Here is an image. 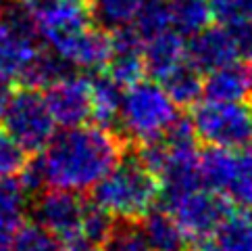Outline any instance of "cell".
Listing matches in <instances>:
<instances>
[{"instance_id": "6da1fadb", "label": "cell", "mask_w": 252, "mask_h": 251, "mask_svg": "<svg viewBox=\"0 0 252 251\" xmlns=\"http://www.w3.org/2000/svg\"><path fill=\"white\" fill-rule=\"evenodd\" d=\"M123 157V140L111 128L82 124L55 132L50 142L40 151L38 164L46 186L86 193L111 172Z\"/></svg>"}, {"instance_id": "7a4b0ae2", "label": "cell", "mask_w": 252, "mask_h": 251, "mask_svg": "<svg viewBox=\"0 0 252 251\" xmlns=\"http://www.w3.org/2000/svg\"><path fill=\"white\" fill-rule=\"evenodd\" d=\"M160 199L157 176L136 155H125L92 188V203L115 220L138 222Z\"/></svg>"}, {"instance_id": "3957f363", "label": "cell", "mask_w": 252, "mask_h": 251, "mask_svg": "<svg viewBox=\"0 0 252 251\" xmlns=\"http://www.w3.org/2000/svg\"><path fill=\"white\" fill-rule=\"evenodd\" d=\"M179 115V107L169 98L165 88L157 80L142 78L136 84L123 88L115 126L123 140L146 145L163 138Z\"/></svg>"}, {"instance_id": "277c9868", "label": "cell", "mask_w": 252, "mask_h": 251, "mask_svg": "<svg viewBox=\"0 0 252 251\" xmlns=\"http://www.w3.org/2000/svg\"><path fill=\"white\" fill-rule=\"evenodd\" d=\"M200 180L231 208L252 211V147L200 151Z\"/></svg>"}, {"instance_id": "5b68a950", "label": "cell", "mask_w": 252, "mask_h": 251, "mask_svg": "<svg viewBox=\"0 0 252 251\" xmlns=\"http://www.w3.org/2000/svg\"><path fill=\"white\" fill-rule=\"evenodd\" d=\"M192 130L196 140L206 147L240 149L250 145L252 136V107L231 101L200 98L192 111Z\"/></svg>"}, {"instance_id": "8992f818", "label": "cell", "mask_w": 252, "mask_h": 251, "mask_svg": "<svg viewBox=\"0 0 252 251\" xmlns=\"http://www.w3.org/2000/svg\"><path fill=\"white\" fill-rule=\"evenodd\" d=\"M4 130L25 149V153H40L57 132V124L48 111L44 94L21 86L15 90L2 113Z\"/></svg>"}, {"instance_id": "52a82bcc", "label": "cell", "mask_w": 252, "mask_h": 251, "mask_svg": "<svg viewBox=\"0 0 252 251\" xmlns=\"http://www.w3.org/2000/svg\"><path fill=\"white\" fill-rule=\"evenodd\" d=\"M163 199V208L177 220L188 241L194 243H202L204 239H209L233 209L221 195L209 191L206 186H196Z\"/></svg>"}, {"instance_id": "ba28073f", "label": "cell", "mask_w": 252, "mask_h": 251, "mask_svg": "<svg viewBox=\"0 0 252 251\" xmlns=\"http://www.w3.org/2000/svg\"><path fill=\"white\" fill-rule=\"evenodd\" d=\"M84 205L86 201L79 197V193L46 186L33 195L30 213L38 226L48 230L59 241H65L79 232Z\"/></svg>"}, {"instance_id": "9c48e42d", "label": "cell", "mask_w": 252, "mask_h": 251, "mask_svg": "<svg viewBox=\"0 0 252 251\" xmlns=\"http://www.w3.org/2000/svg\"><path fill=\"white\" fill-rule=\"evenodd\" d=\"M42 94L57 128H75L88 124L92 118L90 76L84 71H71L69 76L42 90Z\"/></svg>"}, {"instance_id": "30bf717a", "label": "cell", "mask_w": 252, "mask_h": 251, "mask_svg": "<svg viewBox=\"0 0 252 251\" xmlns=\"http://www.w3.org/2000/svg\"><path fill=\"white\" fill-rule=\"evenodd\" d=\"M186 59L202 74L240 59L231 28L211 23L204 30L192 34L190 38H186Z\"/></svg>"}, {"instance_id": "8fae6325", "label": "cell", "mask_w": 252, "mask_h": 251, "mask_svg": "<svg viewBox=\"0 0 252 251\" xmlns=\"http://www.w3.org/2000/svg\"><path fill=\"white\" fill-rule=\"evenodd\" d=\"M57 55H61L75 71L84 74L102 71L111 57V34L90 23L86 30L63 44Z\"/></svg>"}, {"instance_id": "7c38bea8", "label": "cell", "mask_w": 252, "mask_h": 251, "mask_svg": "<svg viewBox=\"0 0 252 251\" xmlns=\"http://www.w3.org/2000/svg\"><path fill=\"white\" fill-rule=\"evenodd\" d=\"M250 90H252V65L246 61L236 59L204 74L202 98L242 103L250 98Z\"/></svg>"}, {"instance_id": "4fadbf2b", "label": "cell", "mask_w": 252, "mask_h": 251, "mask_svg": "<svg viewBox=\"0 0 252 251\" xmlns=\"http://www.w3.org/2000/svg\"><path fill=\"white\" fill-rule=\"evenodd\" d=\"M142 61L146 74H150L155 80H160L179 63L186 61V38L171 28L150 36L144 40Z\"/></svg>"}, {"instance_id": "5bb4252c", "label": "cell", "mask_w": 252, "mask_h": 251, "mask_svg": "<svg viewBox=\"0 0 252 251\" xmlns=\"http://www.w3.org/2000/svg\"><path fill=\"white\" fill-rule=\"evenodd\" d=\"M138 226L150 251H186L188 237L165 208H152L138 220Z\"/></svg>"}, {"instance_id": "9a60e30c", "label": "cell", "mask_w": 252, "mask_h": 251, "mask_svg": "<svg viewBox=\"0 0 252 251\" xmlns=\"http://www.w3.org/2000/svg\"><path fill=\"white\" fill-rule=\"evenodd\" d=\"M28 213V193L17 182V178L0 180V251H6L8 243L25 224Z\"/></svg>"}, {"instance_id": "2e32d148", "label": "cell", "mask_w": 252, "mask_h": 251, "mask_svg": "<svg viewBox=\"0 0 252 251\" xmlns=\"http://www.w3.org/2000/svg\"><path fill=\"white\" fill-rule=\"evenodd\" d=\"M71 71H75V69L71 67L61 55H57L55 50L38 48L32 55V59L23 65V69L19 71L17 80L21 82V86L33 88V90L42 92V90H46L48 86L59 82L61 78L69 76Z\"/></svg>"}, {"instance_id": "e0dca14e", "label": "cell", "mask_w": 252, "mask_h": 251, "mask_svg": "<svg viewBox=\"0 0 252 251\" xmlns=\"http://www.w3.org/2000/svg\"><path fill=\"white\" fill-rule=\"evenodd\" d=\"M90 94H92V118L96 126L102 128H115L117 113H119L123 88L106 74L96 71L90 76Z\"/></svg>"}, {"instance_id": "ac0fdd59", "label": "cell", "mask_w": 252, "mask_h": 251, "mask_svg": "<svg viewBox=\"0 0 252 251\" xmlns=\"http://www.w3.org/2000/svg\"><path fill=\"white\" fill-rule=\"evenodd\" d=\"M157 82L165 88V92L173 101L179 109L184 107H194L202 98V84H204V74L196 69L190 61L179 63L175 69H171L167 76H163Z\"/></svg>"}, {"instance_id": "d6986e66", "label": "cell", "mask_w": 252, "mask_h": 251, "mask_svg": "<svg viewBox=\"0 0 252 251\" xmlns=\"http://www.w3.org/2000/svg\"><path fill=\"white\" fill-rule=\"evenodd\" d=\"M200 245V251H252V216L231 211Z\"/></svg>"}, {"instance_id": "ffe728a7", "label": "cell", "mask_w": 252, "mask_h": 251, "mask_svg": "<svg viewBox=\"0 0 252 251\" xmlns=\"http://www.w3.org/2000/svg\"><path fill=\"white\" fill-rule=\"evenodd\" d=\"M140 6L142 0H88V15L96 28L113 34L133 25Z\"/></svg>"}, {"instance_id": "44dd1931", "label": "cell", "mask_w": 252, "mask_h": 251, "mask_svg": "<svg viewBox=\"0 0 252 251\" xmlns=\"http://www.w3.org/2000/svg\"><path fill=\"white\" fill-rule=\"evenodd\" d=\"M171 30L190 38L192 34L204 30L213 23L209 0H167Z\"/></svg>"}, {"instance_id": "7402d4cb", "label": "cell", "mask_w": 252, "mask_h": 251, "mask_svg": "<svg viewBox=\"0 0 252 251\" xmlns=\"http://www.w3.org/2000/svg\"><path fill=\"white\" fill-rule=\"evenodd\" d=\"M102 71H106L121 88L136 84L138 80L146 76L142 52H133V50H111L109 63H106Z\"/></svg>"}, {"instance_id": "603a6c76", "label": "cell", "mask_w": 252, "mask_h": 251, "mask_svg": "<svg viewBox=\"0 0 252 251\" xmlns=\"http://www.w3.org/2000/svg\"><path fill=\"white\" fill-rule=\"evenodd\" d=\"M102 251H150L144 235L133 220H115L109 237L100 247Z\"/></svg>"}, {"instance_id": "cb8c5ba5", "label": "cell", "mask_w": 252, "mask_h": 251, "mask_svg": "<svg viewBox=\"0 0 252 251\" xmlns=\"http://www.w3.org/2000/svg\"><path fill=\"white\" fill-rule=\"evenodd\" d=\"M6 251H63L61 241L38 224H23L8 243Z\"/></svg>"}, {"instance_id": "d4e9b609", "label": "cell", "mask_w": 252, "mask_h": 251, "mask_svg": "<svg viewBox=\"0 0 252 251\" xmlns=\"http://www.w3.org/2000/svg\"><path fill=\"white\" fill-rule=\"evenodd\" d=\"M133 28L144 40L163 30H169V4L167 0H142L140 13L133 21Z\"/></svg>"}, {"instance_id": "484cf974", "label": "cell", "mask_w": 252, "mask_h": 251, "mask_svg": "<svg viewBox=\"0 0 252 251\" xmlns=\"http://www.w3.org/2000/svg\"><path fill=\"white\" fill-rule=\"evenodd\" d=\"M113 224H115V218L111 213H106L102 208H98L92 201H86L79 235H84L86 239L92 241V243L102 247V243L106 241V237H109V232L113 228Z\"/></svg>"}, {"instance_id": "4316f807", "label": "cell", "mask_w": 252, "mask_h": 251, "mask_svg": "<svg viewBox=\"0 0 252 251\" xmlns=\"http://www.w3.org/2000/svg\"><path fill=\"white\" fill-rule=\"evenodd\" d=\"M28 153L4 128H0V180L17 178L23 169Z\"/></svg>"}, {"instance_id": "83f0119b", "label": "cell", "mask_w": 252, "mask_h": 251, "mask_svg": "<svg viewBox=\"0 0 252 251\" xmlns=\"http://www.w3.org/2000/svg\"><path fill=\"white\" fill-rule=\"evenodd\" d=\"M213 21L233 28L252 19V0H209Z\"/></svg>"}, {"instance_id": "f1b7e54d", "label": "cell", "mask_w": 252, "mask_h": 251, "mask_svg": "<svg viewBox=\"0 0 252 251\" xmlns=\"http://www.w3.org/2000/svg\"><path fill=\"white\" fill-rule=\"evenodd\" d=\"M231 32H233V38H236L238 57L252 65V19L240 25H233Z\"/></svg>"}, {"instance_id": "f546056e", "label": "cell", "mask_w": 252, "mask_h": 251, "mask_svg": "<svg viewBox=\"0 0 252 251\" xmlns=\"http://www.w3.org/2000/svg\"><path fill=\"white\" fill-rule=\"evenodd\" d=\"M61 249L63 251H100V245L92 243L90 239H86L84 235H73L65 241H61Z\"/></svg>"}, {"instance_id": "4dcf8cb0", "label": "cell", "mask_w": 252, "mask_h": 251, "mask_svg": "<svg viewBox=\"0 0 252 251\" xmlns=\"http://www.w3.org/2000/svg\"><path fill=\"white\" fill-rule=\"evenodd\" d=\"M13 92H15V88H13V84H11V78L0 76V118H2V113H4V109H6L8 101H11Z\"/></svg>"}, {"instance_id": "1f68e13d", "label": "cell", "mask_w": 252, "mask_h": 251, "mask_svg": "<svg viewBox=\"0 0 252 251\" xmlns=\"http://www.w3.org/2000/svg\"><path fill=\"white\" fill-rule=\"evenodd\" d=\"M4 6H6V0H0V19H2V13H4Z\"/></svg>"}, {"instance_id": "d6a6232c", "label": "cell", "mask_w": 252, "mask_h": 251, "mask_svg": "<svg viewBox=\"0 0 252 251\" xmlns=\"http://www.w3.org/2000/svg\"><path fill=\"white\" fill-rule=\"evenodd\" d=\"M250 145H252V136H250Z\"/></svg>"}, {"instance_id": "836d02e7", "label": "cell", "mask_w": 252, "mask_h": 251, "mask_svg": "<svg viewBox=\"0 0 252 251\" xmlns=\"http://www.w3.org/2000/svg\"><path fill=\"white\" fill-rule=\"evenodd\" d=\"M250 98H252V90H250Z\"/></svg>"}, {"instance_id": "e575fe53", "label": "cell", "mask_w": 252, "mask_h": 251, "mask_svg": "<svg viewBox=\"0 0 252 251\" xmlns=\"http://www.w3.org/2000/svg\"><path fill=\"white\" fill-rule=\"evenodd\" d=\"M82 2H88V0H82Z\"/></svg>"}, {"instance_id": "d590c367", "label": "cell", "mask_w": 252, "mask_h": 251, "mask_svg": "<svg viewBox=\"0 0 252 251\" xmlns=\"http://www.w3.org/2000/svg\"><path fill=\"white\" fill-rule=\"evenodd\" d=\"M186 251H188V249H186Z\"/></svg>"}]
</instances>
